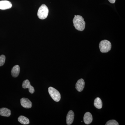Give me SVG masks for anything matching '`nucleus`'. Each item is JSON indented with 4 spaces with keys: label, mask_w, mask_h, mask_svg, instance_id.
<instances>
[{
    "label": "nucleus",
    "mask_w": 125,
    "mask_h": 125,
    "mask_svg": "<svg viewBox=\"0 0 125 125\" xmlns=\"http://www.w3.org/2000/svg\"><path fill=\"white\" fill-rule=\"evenodd\" d=\"M21 104L22 106L25 108H30L32 107V103L29 99L25 98H21Z\"/></svg>",
    "instance_id": "5"
},
{
    "label": "nucleus",
    "mask_w": 125,
    "mask_h": 125,
    "mask_svg": "<svg viewBox=\"0 0 125 125\" xmlns=\"http://www.w3.org/2000/svg\"><path fill=\"white\" fill-rule=\"evenodd\" d=\"M73 21L75 29L81 31L84 30L85 23L82 16L79 15H75Z\"/></svg>",
    "instance_id": "1"
},
{
    "label": "nucleus",
    "mask_w": 125,
    "mask_h": 125,
    "mask_svg": "<svg viewBox=\"0 0 125 125\" xmlns=\"http://www.w3.org/2000/svg\"><path fill=\"white\" fill-rule=\"evenodd\" d=\"M18 120L20 123L23 125H28L30 123L29 119L24 116H20L19 117Z\"/></svg>",
    "instance_id": "13"
},
{
    "label": "nucleus",
    "mask_w": 125,
    "mask_h": 125,
    "mask_svg": "<svg viewBox=\"0 0 125 125\" xmlns=\"http://www.w3.org/2000/svg\"><path fill=\"white\" fill-rule=\"evenodd\" d=\"M22 87L24 89H29V92L31 94H33L35 92L34 87L31 85L30 82L28 80H26L23 82Z\"/></svg>",
    "instance_id": "6"
},
{
    "label": "nucleus",
    "mask_w": 125,
    "mask_h": 125,
    "mask_svg": "<svg viewBox=\"0 0 125 125\" xmlns=\"http://www.w3.org/2000/svg\"><path fill=\"white\" fill-rule=\"evenodd\" d=\"M74 114L72 111H70L66 116V123L67 125H71L73 122Z\"/></svg>",
    "instance_id": "10"
},
{
    "label": "nucleus",
    "mask_w": 125,
    "mask_h": 125,
    "mask_svg": "<svg viewBox=\"0 0 125 125\" xmlns=\"http://www.w3.org/2000/svg\"><path fill=\"white\" fill-rule=\"evenodd\" d=\"M109 2L112 4H114L116 0H108Z\"/></svg>",
    "instance_id": "17"
},
{
    "label": "nucleus",
    "mask_w": 125,
    "mask_h": 125,
    "mask_svg": "<svg viewBox=\"0 0 125 125\" xmlns=\"http://www.w3.org/2000/svg\"><path fill=\"white\" fill-rule=\"evenodd\" d=\"M11 111L6 108H2L0 109V115L5 117H9L11 115Z\"/></svg>",
    "instance_id": "12"
},
{
    "label": "nucleus",
    "mask_w": 125,
    "mask_h": 125,
    "mask_svg": "<svg viewBox=\"0 0 125 125\" xmlns=\"http://www.w3.org/2000/svg\"><path fill=\"white\" fill-rule=\"evenodd\" d=\"M48 13L49 10L47 6L45 4H42L39 9L38 16L40 19H45L47 17Z\"/></svg>",
    "instance_id": "3"
},
{
    "label": "nucleus",
    "mask_w": 125,
    "mask_h": 125,
    "mask_svg": "<svg viewBox=\"0 0 125 125\" xmlns=\"http://www.w3.org/2000/svg\"><path fill=\"white\" fill-rule=\"evenodd\" d=\"M106 125H118L119 124L115 120H110L107 122Z\"/></svg>",
    "instance_id": "16"
},
{
    "label": "nucleus",
    "mask_w": 125,
    "mask_h": 125,
    "mask_svg": "<svg viewBox=\"0 0 125 125\" xmlns=\"http://www.w3.org/2000/svg\"><path fill=\"white\" fill-rule=\"evenodd\" d=\"M99 47L101 52L106 53L108 52L111 49V43L108 40H102L99 43Z\"/></svg>",
    "instance_id": "2"
},
{
    "label": "nucleus",
    "mask_w": 125,
    "mask_h": 125,
    "mask_svg": "<svg viewBox=\"0 0 125 125\" xmlns=\"http://www.w3.org/2000/svg\"><path fill=\"white\" fill-rule=\"evenodd\" d=\"M85 86V82L83 79L79 80L75 85V88L79 92H81L84 88Z\"/></svg>",
    "instance_id": "8"
},
{
    "label": "nucleus",
    "mask_w": 125,
    "mask_h": 125,
    "mask_svg": "<svg viewBox=\"0 0 125 125\" xmlns=\"http://www.w3.org/2000/svg\"><path fill=\"white\" fill-rule=\"evenodd\" d=\"M93 120V116L92 114L89 112H87L84 114L83 120L85 124L89 125L92 123Z\"/></svg>",
    "instance_id": "9"
},
{
    "label": "nucleus",
    "mask_w": 125,
    "mask_h": 125,
    "mask_svg": "<svg viewBox=\"0 0 125 125\" xmlns=\"http://www.w3.org/2000/svg\"><path fill=\"white\" fill-rule=\"evenodd\" d=\"M11 2L7 0H2L0 1V9L5 10L10 9L12 7Z\"/></svg>",
    "instance_id": "7"
},
{
    "label": "nucleus",
    "mask_w": 125,
    "mask_h": 125,
    "mask_svg": "<svg viewBox=\"0 0 125 125\" xmlns=\"http://www.w3.org/2000/svg\"><path fill=\"white\" fill-rule=\"evenodd\" d=\"M94 105L97 109H101L102 107L103 103L101 99L99 97L96 98L94 100Z\"/></svg>",
    "instance_id": "14"
},
{
    "label": "nucleus",
    "mask_w": 125,
    "mask_h": 125,
    "mask_svg": "<svg viewBox=\"0 0 125 125\" xmlns=\"http://www.w3.org/2000/svg\"><path fill=\"white\" fill-rule=\"evenodd\" d=\"M48 92L50 96L54 101L58 102L61 100V95L58 90L53 87H50L48 88Z\"/></svg>",
    "instance_id": "4"
},
{
    "label": "nucleus",
    "mask_w": 125,
    "mask_h": 125,
    "mask_svg": "<svg viewBox=\"0 0 125 125\" xmlns=\"http://www.w3.org/2000/svg\"><path fill=\"white\" fill-rule=\"evenodd\" d=\"M20 67L18 65H16L12 68L11 71V75L14 77L16 78L19 76L20 72Z\"/></svg>",
    "instance_id": "11"
},
{
    "label": "nucleus",
    "mask_w": 125,
    "mask_h": 125,
    "mask_svg": "<svg viewBox=\"0 0 125 125\" xmlns=\"http://www.w3.org/2000/svg\"><path fill=\"white\" fill-rule=\"evenodd\" d=\"M6 57L4 55L0 56V66H2L5 64V61Z\"/></svg>",
    "instance_id": "15"
}]
</instances>
